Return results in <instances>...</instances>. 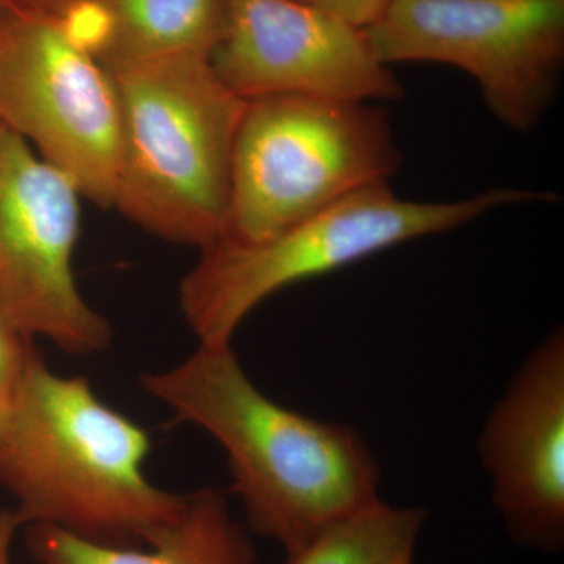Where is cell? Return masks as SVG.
Here are the masks:
<instances>
[{"instance_id":"obj_14","label":"cell","mask_w":564,"mask_h":564,"mask_svg":"<svg viewBox=\"0 0 564 564\" xmlns=\"http://www.w3.org/2000/svg\"><path fill=\"white\" fill-rule=\"evenodd\" d=\"M33 345L0 313V414L17 389Z\"/></svg>"},{"instance_id":"obj_5","label":"cell","mask_w":564,"mask_h":564,"mask_svg":"<svg viewBox=\"0 0 564 564\" xmlns=\"http://www.w3.org/2000/svg\"><path fill=\"white\" fill-rule=\"evenodd\" d=\"M400 162L388 115L373 104L248 99L234 143L221 242H261L355 193L389 185Z\"/></svg>"},{"instance_id":"obj_13","label":"cell","mask_w":564,"mask_h":564,"mask_svg":"<svg viewBox=\"0 0 564 564\" xmlns=\"http://www.w3.org/2000/svg\"><path fill=\"white\" fill-rule=\"evenodd\" d=\"M425 521L421 508L378 499L323 530L288 564H413Z\"/></svg>"},{"instance_id":"obj_8","label":"cell","mask_w":564,"mask_h":564,"mask_svg":"<svg viewBox=\"0 0 564 564\" xmlns=\"http://www.w3.org/2000/svg\"><path fill=\"white\" fill-rule=\"evenodd\" d=\"M80 199L66 174L0 124V313L28 339L96 355L113 329L74 274Z\"/></svg>"},{"instance_id":"obj_11","label":"cell","mask_w":564,"mask_h":564,"mask_svg":"<svg viewBox=\"0 0 564 564\" xmlns=\"http://www.w3.org/2000/svg\"><path fill=\"white\" fill-rule=\"evenodd\" d=\"M107 70L173 58H212L229 24V0H80L63 13Z\"/></svg>"},{"instance_id":"obj_15","label":"cell","mask_w":564,"mask_h":564,"mask_svg":"<svg viewBox=\"0 0 564 564\" xmlns=\"http://www.w3.org/2000/svg\"><path fill=\"white\" fill-rule=\"evenodd\" d=\"M299 2L328 11L358 28L366 29L380 17L388 0H299Z\"/></svg>"},{"instance_id":"obj_2","label":"cell","mask_w":564,"mask_h":564,"mask_svg":"<svg viewBox=\"0 0 564 564\" xmlns=\"http://www.w3.org/2000/svg\"><path fill=\"white\" fill-rule=\"evenodd\" d=\"M150 434L85 377L54 372L33 345L0 414V486L22 524L91 543L147 547L180 519L187 494L144 473Z\"/></svg>"},{"instance_id":"obj_9","label":"cell","mask_w":564,"mask_h":564,"mask_svg":"<svg viewBox=\"0 0 564 564\" xmlns=\"http://www.w3.org/2000/svg\"><path fill=\"white\" fill-rule=\"evenodd\" d=\"M239 96L397 101L403 85L378 61L366 31L299 0H229V24L210 58Z\"/></svg>"},{"instance_id":"obj_7","label":"cell","mask_w":564,"mask_h":564,"mask_svg":"<svg viewBox=\"0 0 564 564\" xmlns=\"http://www.w3.org/2000/svg\"><path fill=\"white\" fill-rule=\"evenodd\" d=\"M0 124L66 174L82 198L111 209L120 159L117 88L63 14L0 9Z\"/></svg>"},{"instance_id":"obj_4","label":"cell","mask_w":564,"mask_h":564,"mask_svg":"<svg viewBox=\"0 0 564 564\" xmlns=\"http://www.w3.org/2000/svg\"><path fill=\"white\" fill-rule=\"evenodd\" d=\"M547 193L492 188L458 202H413L367 188L261 242H218L180 282V307L198 344H232L248 315L274 293L389 250L459 228L507 204Z\"/></svg>"},{"instance_id":"obj_12","label":"cell","mask_w":564,"mask_h":564,"mask_svg":"<svg viewBox=\"0 0 564 564\" xmlns=\"http://www.w3.org/2000/svg\"><path fill=\"white\" fill-rule=\"evenodd\" d=\"M25 529L41 564H256L247 527L215 489L187 494L180 519L147 547L91 543L50 525Z\"/></svg>"},{"instance_id":"obj_6","label":"cell","mask_w":564,"mask_h":564,"mask_svg":"<svg viewBox=\"0 0 564 564\" xmlns=\"http://www.w3.org/2000/svg\"><path fill=\"white\" fill-rule=\"evenodd\" d=\"M364 31L384 65L443 63L473 76L513 131L536 128L558 95L564 0H388Z\"/></svg>"},{"instance_id":"obj_3","label":"cell","mask_w":564,"mask_h":564,"mask_svg":"<svg viewBox=\"0 0 564 564\" xmlns=\"http://www.w3.org/2000/svg\"><path fill=\"white\" fill-rule=\"evenodd\" d=\"M109 73L121 118L111 209L166 242L199 251L221 242L245 99L223 84L210 58Z\"/></svg>"},{"instance_id":"obj_17","label":"cell","mask_w":564,"mask_h":564,"mask_svg":"<svg viewBox=\"0 0 564 564\" xmlns=\"http://www.w3.org/2000/svg\"><path fill=\"white\" fill-rule=\"evenodd\" d=\"M80 0H0V9L50 11L63 14Z\"/></svg>"},{"instance_id":"obj_16","label":"cell","mask_w":564,"mask_h":564,"mask_svg":"<svg viewBox=\"0 0 564 564\" xmlns=\"http://www.w3.org/2000/svg\"><path fill=\"white\" fill-rule=\"evenodd\" d=\"M24 524L13 508H0V564H11L14 538Z\"/></svg>"},{"instance_id":"obj_1","label":"cell","mask_w":564,"mask_h":564,"mask_svg":"<svg viewBox=\"0 0 564 564\" xmlns=\"http://www.w3.org/2000/svg\"><path fill=\"white\" fill-rule=\"evenodd\" d=\"M140 384L220 445L248 529L288 556L380 499V464L361 434L274 402L232 344H198L176 366L141 375Z\"/></svg>"},{"instance_id":"obj_10","label":"cell","mask_w":564,"mask_h":564,"mask_svg":"<svg viewBox=\"0 0 564 564\" xmlns=\"http://www.w3.org/2000/svg\"><path fill=\"white\" fill-rule=\"evenodd\" d=\"M477 454L514 543L564 545V334L555 328L519 366L486 417Z\"/></svg>"}]
</instances>
